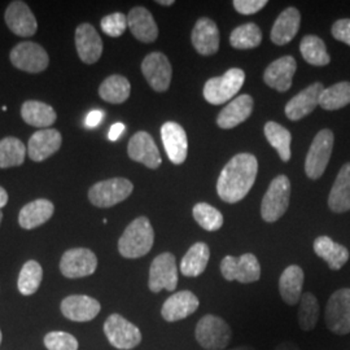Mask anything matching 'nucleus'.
Instances as JSON below:
<instances>
[{
	"label": "nucleus",
	"mask_w": 350,
	"mask_h": 350,
	"mask_svg": "<svg viewBox=\"0 0 350 350\" xmlns=\"http://www.w3.org/2000/svg\"><path fill=\"white\" fill-rule=\"evenodd\" d=\"M300 51L304 60L314 66H325L331 62L325 42L317 36L302 38Z\"/></svg>",
	"instance_id": "35"
},
{
	"label": "nucleus",
	"mask_w": 350,
	"mask_h": 350,
	"mask_svg": "<svg viewBox=\"0 0 350 350\" xmlns=\"http://www.w3.org/2000/svg\"><path fill=\"white\" fill-rule=\"evenodd\" d=\"M43 279V269L37 261H27L23 266L20 275H18V282L17 287L21 295L24 296H31L38 291V288L42 283Z\"/></svg>",
	"instance_id": "40"
},
{
	"label": "nucleus",
	"mask_w": 350,
	"mask_h": 350,
	"mask_svg": "<svg viewBox=\"0 0 350 350\" xmlns=\"http://www.w3.org/2000/svg\"><path fill=\"white\" fill-rule=\"evenodd\" d=\"M296 68L297 64L292 56H283L266 68L263 81L269 88H275L279 92H286L292 86Z\"/></svg>",
	"instance_id": "21"
},
{
	"label": "nucleus",
	"mask_w": 350,
	"mask_h": 350,
	"mask_svg": "<svg viewBox=\"0 0 350 350\" xmlns=\"http://www.w3.org/2000/svg\"><path fill=\"white\" fill-rule=\"evenodd\" d=\"M314 252L328 263L331 270H340L349 260V250L328 237H319L314 241Z\"/></svg>",
	"instance_id": "30"
},
{
	"label": "nucleus",
	"mask_w": 350,
	"mask_h": 350,
	"mask_svg": "<svg viewBox=\"0 0 350 350\" xmlns=\"http://www.w3.org/2000/svg\"><path fill=\"white\" fill-rule=\"evenodd\" d=\"M331 31L335 39L350 46V18H342L336 21Z\"/></svg>",
	"instance_id": "46"
},
{
	"label": "nucleus",
	"mask_w": 350,
	"mask_h": 350,
	"mask_svg": "<svg viewBox=\"0 0 350 350\" xmlns=\"http://www.w3.org/2000/svg\"><path fill=\"white\" fill-rule=\"evenodd\" d=\"M62 143H63V138L59 130H55V129L38 130L29 140V147H27L29 157L36 163H42L60 150Z\"/></svg>",
	"instance_id": "19"
},
{
	"label": "nucleus",
	"mask_w": 350,
	"mask_h": 350,
	"mask_svg": "<svg viewBox=\"0 0 350 350\" xmlns=\"http://www.w3.org/2000/svg\"><path fill=\"white\" fill-rule=\"evenodd\" d=\"M323 85L321 82H315L309 88H305L288 101L286 105V116L292 121H299L313 112L319 105V98L323 92Z\"/></svg>",
	"instance_id": "22"
},
{
	"label": "nucleus",
	"mask_w": 350,
	"mask_h": 350,
	"mask_svg": "<svg viewBox=\"0 0 350 350\" xmlns=\"http://www.w3.org/2000/svg\"><path fill=\"white\" fill-rule=\"evenodd\" d=\"M103 118H104V112L103 111H98V109L91 111V112L88 113V117H86L85 125L88 129H94V127L100 125Z\"/></svg>",
	"instance_id": "47"
},
{
	"label": "nucleus",
	"mask_w": 350,
	"mask_h": 350,
	"mask_svg": "<svg viewBox=\"0 0 350 350\" xmlns=\"http://www.w3.org/2000/svg\"><path fill=\"white\" fill-rule=\"evenodd\" d=\"M291 199V182L286 175H278L267 188L261 205L263 221L273 224L287 212Z\"/></svg>",
	"instance_id": "4"
},
{
	"label": "nucleus",
	"mask_w": 350,
	"mask_h": 350,
	"mask_svg": "<svg viewBox=\"0 0 350 350\" xmlns=\"http://www.w3.org/2000/svg\"><path fill=\"white\" fill-rule=\"evenodd\" d=\"M200 306L199 297L191 291H180L163 302L161 315L166 322H178L195 313Z\"/></svg>",
	"instance_id": "17"
},
{
	"label": "nucleus",
	"mask_w": 350,
	"mask_h": 350,
	"mask_svg": "<svg viewBox=\"0 0 350 350\" xmlns=\"http://www.w3.org/2000/svg\"><path fill=\"white\" fill-rule=\"evenodd\" d=\"M221 273L228 282L237 280L248 284L261 278V265L252 253H245L240 257L226 256L221 262Z\"/></svg>",
	"instance_id": "9"
},
{
	"label": "nucleus",
	"mask_w": 350,
	"mask_h": 350,
	"mask_svg": "<svg viewBox=\"0 0 350 350\" xmlns=\"http://www.w3.org/2000/svg\"><path fill=\"white\" fill-rule=\"evenodd\" d=\"M104 334L116 349H134L142 341V332L138 327L120 314L108 317L104 323Z\"/></svg>",
	"instance_id": "8"
},
{
	"label": "nucleus",
	"mask_w": 350,
	"mask_h": 350,
	"mask_svg": "<svg viewBox=\"0 0 350 350\" xmlns=\"http://www.w3.org/2000/svg\"><path fill=\"white\" fill-rule=\"evenodd\" d=\"M245 81V73L238 69H230L221 77L211 78L204 86V98L213 105H219L232 99Z\"/></svg>",
	"instance_id": "5"
},
{
	"label": "nucleus",
	"mask_w": 350,
	"mask_h": 350,
	"mask_svg": "<svg viewBox=\"0 0 350 350\" xmlns=\"http://www.w3.org/2000/svg\"><path fill=\"white\" fill-rule=\"evenodd\" d=\"M124 131H125V125L121 124V122H117V124H114V125L111 127V130H109V133H108V138H109L111 142H116V140H118V138L124 134Z\"/></svg>",
	"instance_id": "48"
},
{
	"label": "nucleus",
	"mask_w": 350,
	"mask_h": 350,
	"mask_svg": "<svg viewBox=\"0 0 350 350\" xmlns=\"http://www.w3.org/2000/svg\"><path fill=\"white\" fill-rule=\"evenodd\" d=\"M230 350H257L253 347H248V345H243V347H238V348H234V349Z\"/></svg>",
	"instance_id": "52"
},
{
	"label": "nucleus",
	"mask_w": 350,
	"mask_h": 350,
	"mask_svg": "<svg viewBox=\"0 0 350 350\" xmlns=\"http://www.w3.org/2000/svg\"><path fill=\"white\" fill-rule=\"evenodd\" d=\"M253 112V99L250 95H240L237 99L230 101V104L222 109L217 118V125L221 129L230 130L243 124Z\"/></svg>",
	"instance_id": "26"
},
{
	"label": "nucleus",
	"mask_w": 350,
	"mask_h": 350,
	"mask_svg": "<svg viewBox=\"0 0 350 350\" xmlns=\"http://www.w3.org/2000/svg\"><path fill=\"white\" fill-rule=\"evenodd\" d=\"M350 104V82H338L325 88L319 98V105L325 111H338Z\"/></svg>",
	"instance_id": "38"
},
{
	"label": "nucleus",
	"mask_w": 350,
	"mask_h": 350,
	"mask_svg": "<svg viewBox=\"0 0 350 350\" xmlns=\"http://www.w3.org/2000/svg\"><path fill=\"white\" fill-rule=\"evenodd\" d=\"M75 47L83 63L95 64L103 53V40L94 26L81 24L75 30Z\"/></svg>",
	"instance_id": "20"
},
{
	"label": "nucleus",
	"mask_w": 350,
	"mask_h": 350,
	"mask_svg": "<svg viewBox=\"0 0 350 350\" xmlns=\"http://www.w3.org/2000/svg\"><path fill=\"white\" fill-rule=\"evenodd\" d=\"M193 218L206 231H218L224 226V215L218 209L206 202H199L193 206Z\"/></svg>",
	"instance_id": "42"
},
{
	"label": "nucleus",
	"mask_w": 350,
	"mask_h": 350,
	"mask_svg": "<svg viewBox=\"0 0 350 350\" xmlns=\"http://www.w3.org/2000/svg\"><path fill=\"white\" fill-rule=\"evenodd\" d=\"M231 328L224 318L208 314L204 315L195 328V338L201 348L221 350L227 348L231 341Z\"/></svg>",
	"instance_id": "3"
},
{
	"label": "nucleus",
	"mask_w": 350,
	"mask_h": 350,
	"mask_svg": "<svg viewBox=\"0 0 350 350\" xmlns=\"http://www.w3.org/2000/svg\"><path fill=\"white\" fill-rule=\"evenodd\" d=\"M98 267V258L88 248H73L66 250L60 261V270L69 279L92 275Z\"/></svg>",
	"instance_id": "14"
},
{
	"label": "nucleus",
	"mask_w": 350,
	"mask_h": 350,
	"mask_svg": "<svg viewBox=\"0 0 350 350\" xmlns=\"http://www.w3.org/2000/svg\"><path fill=\"white\" fill-rule=\"evenodd\" d=\"M262 42L261 29L256 24H245L238 26L230 36V43L237 50L256 49Z\"/></svg>",
	"instance_id": "39"
},
{
	"label": "nucleus",
	"mask_w": 350,
	"mask_h": 350,
	"mask_svg": "<svg viewBox=\"0 0 350 350\" xmlns=\"http://www.w3.org/2000/svg\"><path fill=\"white\" fill-rule=\"evenodd\" d=\"M4 18L10 30L18 37H33L37 33V18L25 1H12L5 10Z\"/></svg>",
	"instance_id": "16"
},
{
	"label": "nucleus",
	"mask_w": 350,
	"mask_h": 350,
	"mask_svg": "<svg viewBox=\"0 0 350 350\" xmlns=\"http://www.w3.org/2000/svg\"><path fill=\"white\" fill-rule=\"evenodd\" d=\"M328 206L335 213L350 211V163L340 169L328 196Z\"/></svg>",
	"instance_id": "31"
},
{
	"label": "nucleus",
	"mask_w": 350,
	"mask_h": 350,
	"mask_svg": "<svg viewBox=\"0 0 350 350\" xmlns=\"http://www.w3.org/2000/svg\"><path fill=\"white\" fill-rule=\"evenodd\" d=\"M161 139L169 160L180 165L187 159L188 140L186 131L176 122H165L161 127Z\"/></svg>",
	"instance_id": "18"
},
{
	"label": "nucleus",
	"mask_w": 350,
	"mask_h": 350,
	"mask_svg": "<svg viewBox=\"0 0 350 350\" xmlns=\"http://www.w3.org/2000/svg\"><path fill=\"white\" fill-rule=\"evenodd\" d=\"M319 302L313 293H302L299 308V325L302 331H312L319 319Z\"/></svg>",
	"instance_id": "41"
},
{
	"label": "nucleus",
	"mask_w": 350,
	"mask_h": 350,
	"mask_svg": "<svg viewBox=\"0 0 350 350\" xmlns=\"http://www.w3.org/2000/svg\"><path fill=\"white\" fill-rule=\"evenodd\" d=\"M0 344H1V332H0Z\"/></svg>",
	"instance_id": "54"
},
{
	"label": "nucleus",
	"mask_w": 350,
	"mask_h": 350,
	"mask_svg": "<svg viewBox=\"0 0 350 350\" xmlns=\"http://www.w3.org/2000/svg\"><path fill=\"white\" fill-rule=\"evenodd\" d=\"M44 345L49 350H78V341L70 334L55 331L46 335Z\"/></svg>",
	"instance_id": "43"
},
{
	"label": "nucleus",
	"mask_w": 350,
	"mask_h": 350,
	"mask_svg": "<svg viewBox=\"0 0 350 350\" xmlns=\"http://www.w3.org/2000/svg\"><path fill=\"white\" fill-rule=\"evenodd\" d=\"M127 26L131 34L143 43H152L159 37V27L152 13L144 7H135L127 14Z\"/></svg>",
	"instance_id": "25"
},
{
	"label": "nucleus",
	"mask_w": 350,
	"mask_h": 350,
	"mask_svg": "<svg viewBox=\"0 0 350 350\" xmlns=\"http://www.w3.org/2000/svg\"><path fill=\"white\" fill-rule=\"evenodd\" d=\"M232 4L240 14L248 16L260 12L265 5H267V0H235Z\"/></svg>",
	"instance_id": "45"
},
{
	"label": "nucleus",
	"mask_w": 350,
	"mask_h": 350,
	"mask_svg": "<svg viewBox=\"0 0 350 350\" xmlns=\"http://www.w3.org/2000/svg\"><path fill=\"white\" fill-rule=\"evenodd\" d=\"M134 189L133 183L125 178H112L98 182L88 191V200L98 208H111L126 200Z\"/></svg>",
	"instance_id": "6"
},
{
	"label": "nucleus",
	"mask_w": 350,
	"mask_h": 350,
	"mask_svg": "<svg viewBox=\"0 0 350 350\" xmlns=\"http://www.w3.org/2000/svg\"><path fill=\"white\" fill-rule=\"evenodd\" d=\"M127 153L133 161L143 163L148 169H157L163 163L154 140L146 131H139L133 135L127 146Z\"/></svg>",
	"instance_id": "15"
},
{
	"label": "nucleus",
	"mask_w": 350,
	"mask_h": 350,
	"mask_svg": "<svg viewBox=\"0 0 350 350\" xmlns=\"http://www.w3.org/2000/svg\"><path fill=\"white\" fill-rule=\"evenodd\" d=\"M265 137L271 144V147H274L276 152L279 153V157L282 159V161H284V163L289 161L292 135L287 129L276 122L270 121L265 125Z\"/></svg>",
	"instance_id": "36"
},
{
	"label": "nucleus",
	"mask_w": 350,
	"mask_h": 350,
	"mask_svg": "<svg viewBox=\"0 0 350 350\" xmlns=\"http://www.w3.org/2000/svg\"><path fill=\"white\" fill-rule=\"evenodd\" d=\"M301 14L299 10L291 7L278 16L271 29V40L276 46H284L289 43L299 33Z\"/></svg>",
	"instance_id": "27"
},
{
	"label": "nucleus",
	"mask_w": 350,
	"mask_h": 350,
	"mask_svg": "<svg viewBox=\"0 0 350 350\" xmlns=\"http://www.w3.org/2000/svg\"><path fill=\"white\" fill-rule=\"evenodd\" d=\"M178 286V266L174 254L166 252L159 254L150 265L148 287L153 293L163 289L169 292L175 291Z\"/></svg>",
	"instance_id": "11"
},
{
	"label": "nucleus",
	"mask_w": 350,
	"mask_h": 350,
	"mask_svg": "<svg viewBox=\"0 0 350 350\" xmlns=\"http://www.w3.org/2000/svg\"><path fill=\"white\" fill-rule=\"evenodd\" d=\"M191 40L200 55L211 56L219 49V30L213 20L202 17L193 27Z\"/></svg>",
	"instance_id": "24"
},
{
	"label": "nucleus",
	"mask_w": 350,
	"mask_h": 350,
	"mask_svg": "<svg viewBox=\"0 0 350 350\" xmlns=\"http://www.w3.org/2000/svg\"><path fill=\"white\" fill-rule=\"evenodd\" d=\"M325 325L336 335L350 332V288H341L332 293L325 306Z\"/></svg>",
	"instance_id": "10"
},
{
	"label": "nucleus",
	"mask_w": 350,
	"mask_h": 350,
	"mask_svg": "<svg viewBox=\"0 0 350 350\" xmlns=\"http://www.w3.org/2000/svg\"><path fill=\"white\" fill-rule=\"evenodd\" d=\"M258 161L250 153H239L226 165L217 182L218 196L230 204L243 200L253 187Z\"/></svg>",
	"instance_id": "1"
},
{
	"label": "nucleus",
	"mask_w": 350,
	"mask_h": 350,
	"mask_svg": "<svg viewBox=\"0 0 350 350\" xmlns=\"http://www.w3.org/2000/svg\"><path fill=\"white\" fill-rule=\"evenodd\" d=\"M131 92V85L127 78L114 75L108 77L99 88V95L103 100L111 104L125 103Z\"/></svg>",
	"instance_id": "34"
},
{
	"label": "nucleus",
	"mask_w": 350,
	"mask_h": 350,
	"mask_svg": "<svg viewBox=\"0 0 350 350\" xmlns=\"http://www.w3.org/2000/svg\"><path fill=\"white\" fill-rule=\"evenodd\" d=\"M1 219H3V213L0 212V224H1Z\"/></svg>",
	"instance_id": "53"
},
{
	"label": "nucleus",
	"mask_w": 350,
	"mask_h": 350,
	"mask_svg": "<svg viewBox=\"0 0 350 350\" xmlns=\"http://www.w3.org/2000/svg\"><path fill=\"white\" fill-rule=\"evenodd\" d=\"M154 243V231L147 217H139L126 227L118 240V252L125 258H140L150 253Z\"/></svg>",
	"instance_id": "2"
},
{
	"label": "nucleus",
	"mask_w": 350,
	"mask_h": 350,
	"mask_svg": "<svg viewBox=\"0 0 350 350\" xmlns=\"http://www.w3.org/2000/svg\"><path fill=\"white\" fill-rule=\"evenodd\" d=\"M14 68L27 73H40L47 69L50 57L46 50L34 42L18 43L10 55Z\"/></svg>",
	"instance_id": "12"
},
{
	"label": "nucleus",
	"mask_w": 350,
	"mask_h": 350,
	"mask_svg": "<svg viewBox=\"0 0 350 350\" xmlns=\"http://www.w3.org/2000/svg\"><path fill=\"white\" fill-rule=\"evenodd\" d=\"M21 116L27 125L39 129H51L57 118V114L51 105L38 100L25 101L21 108Z\"/></svg>",
	"instance_id": "32"
},
{
	"label": "nucleus",
	"mask_w": 350,
	"mask_h": 350,
	"mask_svg": "<svg viewBox=\"0 0 350 350\" xmlns=\"http://www.w3.org/2000/svg\"><path fill=\"white\" fill-rule=\"evenodd\" d=\"M305 275L300 266L291 265L283 271L279 279V293L283 301L289 305H297L302 296Z\"/></svg>",
	"instance_id": "28"
},
{
	"label": "nucleus",
	"mask_w": 350,
	"mask_h": 350,
	"mask_svg": "<svg viewBox=\"0 0 350 350\" xmlns=\"http://www.w3.org/2000/svg\"><path fill=\"white\" fill-rule=\"evenodd\" d=\"M334 133L328 129L321 130L315 135L305 161V173L310 179H318L325 173L334 150Z\"/></svg>",
	"instance_id": "7"
},
{
	"label": "nucleus",
	"mask_w": 350,
	"mask_h": 350,
	"mask_svg": "<svg viewBox=\"0 0 350 350\" xmlns=\"http://www.w3.org/2000/svg\"><path fill=\"white\" fill-rule=\"evenodd\" d=\"M211 258V250L205 243L193 244L180 261V273L185 276L195 278L205 271Z\"/></svg>",
	"instance_id": "33"
},
{
	"label": "nucleus",
	"mask_w": 350,
	"mask_h": 350,
	"mask_svg": "<svg viewBox=\"0 0 350 350\" xmlns=\"http://www.w3.org/2000/svg\"><path fill=\"white\" fill-rule=\"evenodd\" d=\"M275 350H300V348L292 342V341H284L276 347Z\"/></svg>",
	"instance_id": "49"
},
{
	"label": "nucleus",
	"mask_w": 350,
	"mask_h": 350,
	"mask_svg": "<svg viewBox=\"0 0 350 350\" xmlns=\"http://www.w3.org/2000/svg\"><path fill=\"white\" fill-rule=\"evenodd\" d=\"M126 27H129L127 16L124 13H112L101 20V30L109 37H121L125 33Z\"/></svg>",
	"instance_id": "44"
},
{
	"label": "nucleus",
	"mask_w": 350,
	"mask_h": 350,
	"mask_svg": "<svg viewBox=\"0 0 350 350\" xmlns=\"http://www.w3.org/2000/svg\"><path fill=\"white\" fill-rule=\"evenodd\" d=\"M7 202H8V193H7V191L4 188L0 187V209L3 206H5Z\"/></svg>",
	"instance_id": "50"
},
{
	"label": "nucleus",
	"mask_w": 350,
	"mask_h": 350,
	"mask_svg": "<svg viewBox=\"0 0 350 350\" xmlns=\"http://www.w3.org/2000/svg\"><path fill=\"white\" fill-rule=\"evenodd\" d=\"M142 72L154 91L165 92L170 88L173 69L169 59L161 52L147 55L142 63Z\"/></svg>",
	"instance_id": "13"
},
{
	"label": "nucleus",
	"mask_w": 350,
	"mask_h": 350,
	"mask_svg": "<svg viewBox=\"0 0 350 350\" xmlns=\"http://www.w3.org/2000/svg\"><path fill=\"white\" fill-rule=\"evenodd\" d=\"M157 4L160 5H165V7H169V5H173L174 4V0H159Z\"/></svg>",
	"instance_id": "51"
},
{
	"label": "nucleus",
	"mask_w": 350,
	"mask_h": 350,
	"mask_svg": "<svg viewBox=\"0 0 350 350\" xmlns=\"http://www.w3.org/2000/svg\"><path fill=\"white\" fill-rule=\"evenodd\" d=\"M100 302L90 296L75 295L62 302L64 317L75 322H90L100 313Z\"/></svg>",
	"instance_id": "23"
},
{
	"label": "nucleus",
	"mask_w": 350,
	"mask_h": 350,
	"mask_svg": "<svg viewBox=\"0 0 350 350\" xmlns=\"http://www.w3.org/2000/svg\"><path fill=\"white\" fill-rule=\"evenodd\" d=\"M26 148L20 139L8 137L0 140V167L20 166L25 161Z\"/></svg>",
	"instance_id": "37"
},
{
	"label": "nucleus",
	"mask_w": 350,
	"mask_h": 350,
	"mask_svg": "<svg viewBox=\"0 0 350 350\" xmlns=\"http://www.w3.org/2000/svg\"><path fill=\"white\" fill-rule=\"evenodd\" d=\"M55 206L50 200L39 199L26 204L18 214V224L25 230H33L44 225L53 215Z\"/></svg>",
	"instance_id": "29"
}]
</instances>
